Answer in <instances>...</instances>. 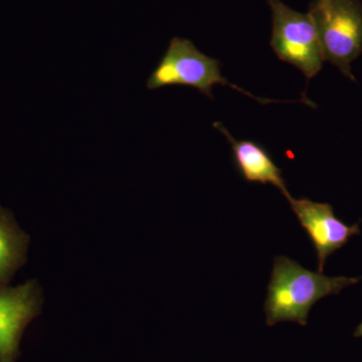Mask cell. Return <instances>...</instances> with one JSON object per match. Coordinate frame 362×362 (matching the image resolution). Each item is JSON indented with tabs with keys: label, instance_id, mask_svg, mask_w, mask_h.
Here are the masks:
<instances>
[{
	"label": "cell",
	"instance_id": "obj_5",
	"mask_svg": "<svg viewBox=\"0 0 362 362\" xmlns=\"http://www.w3.org/2000/svg\"><path fill=\"white\" fill-rule=\"evenodd\" d=\"M44 298L35 280L11 287L0 285V362H16L23 333L42 312Z\"/></svg>",
	"mask_w": 362,
	"mask_h": 362
},
{
	"label": "cell",
	"instance_id": "obj_4",
	"mask_svg": "<svg viewBox=\"0 0 362 362\" xmlns=\"http://www.w3.org/2000/svg\"><path fill=\"white\" fill-rule=\"evenodd\" d=\"M273 16L271 47L281 61L311 78L322 69L324 59L315 21L310 13H298L281 0H267Z\"/></svg>",
	"mask_w": 362,
	"mask_h": 362
},
{
	"label": "cell",
	"instance_id": "obj_8",
	"mask_svg": "<svg viewBox=\"0 0 362 362\" xmlns=\"http://www.w3.org/2000/svg\"><path fill=\"white\" fill-rule=\"evenodd\" d=\"M30 242L13 213L0 204V285H8L25 265Z\"/></svg>",
	"mask_w": 362,
	"mask_h": 362
},
{
	"label": "cell",
	"instance_id": "obj_7",
	"mask_svg": "<svg viewBox=\"0 0 362 362\" xmlns=\"http://www.w3.org/2000/svg\"><path fill=\"white\" fill-rule=\"evenodd\" d=\"M214 126L230 142L235 168L245 180L274 185L280 189L286 199L291 197L286 187V181L282 177V170L276 165L273 158L263 146L251 140L235 139L220 122L214 123Z\"/></svg>",
	"mask_w": 362,
	"mask_h": 362
},
{
	"label": "cell",
	"instance_id": "obj_10",
	"mask_svg": "<svg viewBox=\"0 0 362 362\" xmlns=\"http://www.w3.org/2000/svg\"><path fill=\"white\" fill-rule=\"evenodd\" d=\"M317 1H319V2H324V1H327V0H317Z\"/></svg>",
	"mask_w": 362,
	"mask_h": 362
},
{
	"label": "cell",
	"instance_id": "obj_3",
	"mask_svg": "<svg viewBox=\"0 0 362 362\" xmlns=\"http://www.w3.org/2000/svg\"><path fill=\"white\" fill-rule=\"evenodd\" d=\"M315 21L325 61L354 80L352 62L362 52V7L356 0L317 1L310 13Z\"/></svg>",
	"mask_w": 362,
	"mask_h": 362
},
{
	"label": "cell",
	"instance_id": "obj_6",
	"mask_svg": "<svg viewBox=\"0 0 362 362\" xmlns=\"http://www.w3.org/2000/svg\"><path fill=\"white\" fill-rule=\"evenodd\" d=\"M288 202L315 249L319 273H323L328 257L344 247L350 238L361 233L359 225L343 223L335 216L332 206L325 202H312L306 197L295 199L292 197Z\"/></svg>",
	"mask_w": 362,
	"mask_h": 362
},
{
	"label": "cell",
	"instance_id": "obj_1",
	"mask_svg": "<svg viewBox=\"0 0 362 362\" xmlns=\"http://www.w3.org/2000/svg\"><path fill=\"white\" fill-rule=\"evenodd\" d=\"M361 280L362 277H328L307 270L287 257H276L264 306L266 324L296 322L306 326L309 312L319 300L339 294Z\"/></svg>",
	"mask_w": 362,
	"mask_h": 362
},
{
	"label": "cell",
	"instance_id": "obj_2",
	"mask_svg": "<svg viewBox=\"0 0 362 362\" xmlns=\"http://www.w3.org/2000/svg\"><path fill=\"white\" fill-rule=\"evenodd\" d=\"M175 85L189 86L199 90L209 99H214V86L228 85L262 104L281 102L252 96L251 93L230 84L221 75L220 61L206 56L189 40L180 37H173L170 40L165 54L146 82L148 90H157Z\"/></svg>",
	"mask_w": 362,
	"mask_h": 362
},
{
	"label": "cell",
	"instance_id": "obj_9",
	"mask_svg": "<svg viewBox=\"0 0 362 362\" xmlns=\"http://www.w3.org/2000/svg\"><path fill=\"white\" fill-rule=\"evenodd\" d=\"M354 337H362V322L357 326L356 331H354Z\"/></svg>",
	"mask_w": 362,
	"mask_h": 362
}]
</instances>
